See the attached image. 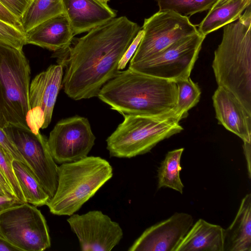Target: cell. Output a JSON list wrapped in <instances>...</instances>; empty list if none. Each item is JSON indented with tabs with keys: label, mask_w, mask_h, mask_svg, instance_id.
Returning <instances> with one entry per match:
<instances>
[{
	"label": "cell",
	"mask_w": 251,
	"mask_h": 251,
	"mask_svg": "<svg viewBox=\"0 0 251 251\" xmlns=\"http://www.w3.org/2000/svg\"><path fill=\"white\" fill-rule=\"evenodd\" d=\"M141 29L126 16L115 17L54 52L52 56L65 68L62 85L66 95L74 100L98 97L120 71L119 62Z\"/></svg>",
	"instance_id": "1"
},
{
	"label": "cell",
	"mask_w": 251,
	"mask_h": 251,
	"mask_svg": "<svg viewBox=\"0 0 251 251\" xmlns=\"http://www.w3.org/2000/svg\"><path fill=\"white\" fill-rule=\"evenodd\" d=\"M98 97L123 116H158L174 111L177 87L175 81L128 68L104 85Z\"/></svg>",
	"instance_id": "2"
},
{
	"label": "cell",
	"mask_w": 251,
	"mask_h": 251,
	"mask_svg": "<svg viewBox=\"0 0 251 251\" xmlns=\"http://www.w3.org/2000/svg\"><path fill=\"white\" fill-rule=\"evenodd\" d=\"M212 68L218 86L231 93L251 113V7L224 26Z\"/></svg>",
	"instance_id": "3"
},
{
	"label": "cell",
	"mask_w": 251,
	"mask_h": 251,
	"mask_svg": "<svg viewBox=\"0 0 251 251\" xmlns=\"http://www.w3.org/2000/svg\"><path fill=\"white\" fill-rule=\"evenodd\" d=\"M113 176V168L106 159L87 156L58 166L57 188L47 205L50 213L71 216L93 197Z\"/></svg>",
	"instance_id": "4"
},
{
	"label": "cell",
	"mask_w": 251,
	"mask_h": 251,
	"mask_svg": "<svg viewBox=\"0 0 251 251\" xmlns=\"http://www.w3.org/2000/svg\"><path fill=\"white\" fill-rule=\"evenodd\" d=\"M107 138L110 156L130 158L149 152L160 141L183 130L174 111L158 116L127 115Z\"/></svg>",
	"instance_id": "5"
},
{
	"label": "cell",
	"mask_w": 251,
	"mask_h": 251,
	"mask_svg": "<svg viewBox=\"0 0 251 251\" xmlns=\"http://www.w3.org/2000/svg\"><path fill=\"white\" fill-rule=\"evenodd\" d=\"M30 72L23 50L0 43V110L8 125L25 129Z\"/></svg>",
	"instance_id": "6"
},
{
	"label": "cell",
	"mask_w": 251,
	"mask_h": 251,
	"mask_svg": "<svg viewBox=\"0 0 251 251\" xmlns=\"http://www.w3.org/2000/svg\"><path fill=\"white\" fill-rule=\"evenodd\" d=\"M0 236L20 251H43L51 246L45 218L36 206L27 202L0 214Z\"/></svg>",
	"instance_id": "7"
},
{
	"label": "cell",
	"mask_w": 251,
	"mask_h": 251,
	"mask_svg": "<svg viewBox=\"0 0 251 251\" xmlns=\"http://www.w3.org/2000/svg\"><path fill=\"white\" fill-rule=\"evenodd\" d=\"M206 36L181 39L150 58L129 66L143 74L176 82L189 77Z\"/></svg>",
	"instance_id": "8"
},
{
	"label": "cell",
	"mask_w": 251,
	"mask_h": 251,
	"mask_svg": "<svg viewBox=\"0 0 251 251\" xmlns=\"http://www.w3.org/2000/svg\"><path fill=\"white\" fill-rule=\"evenodd\" d=\"M143 36L129 65L145 60L175 42L199 33L187 17L170 10L158 11L145 19Z\"/></svg>",
	"instance_id": "9"
},
{
	"label": "cell",
	"mask_w": 251,
	"mask_h": 251,
	"mask_svg": "<svg viewBox=\"0 0 251 251\" xmlns=\"http://www.w3.org/2000/svg\"><path fill=\"white\" fill-rule=\"evenodd\" d=\"M3 130L12 140L50 199L57 188L58 166L51 155L48 139L40 132L34 134L29 129L10 125Z\"/></svg>",
	"instance_id": "10"
},
{
	"label": "cell",
	"mask_w": 251,
	"mask_h": 251,
	"mask_svg": "<svg viewBox=\"0 0 251 251\" xmlns=\"http://www.w3.org/2000/svg\"><path fill=\"white\" fill-rule=\"evenodd\" d=\"M95 140L88 120L75 116L57 122L50 133L48 144L54 160L61 164L88 156Z\"/></svg>",
	"instance_id": "11"
},
{
	"label": "cell",
	"mask_w": 251,
	"mask_h": 251,
	"mask_svg": "<svg viewBox=\"0 0 251 251\" xmlns=\"http://www.w3.org/2000/svg\"><path fill=\"white\" fill-rule=\"evenodd\" d=\"M82 251H110L123 237L120 225L101 211L74 214L67 220Z\"/></svg>",
	"instance_id": "12"
},
{
	"label": "cell",
	"mask_w": 251,
	"mask_h": 251,
	"mask_svg": "<svg viewBox=\"0 0 251 251\" xmlns=\"http://www.w3.org/2000/svg\"><path fill=\"white\" fill-rule=\"evenodd\" d=\"M194 224L192 216L176 212L168 219L147 228L129 251H175Z\"/></svg>",
	"instance_id": "13"
},
{
	"label": "cell",
	"mask_w": 251,
	"mask_h": 251,
	"mask_svg": "<svg viewBox=\"0 0 251 251\" xmlns=\"http://www.w3.org/2000/svg\"><path fill=\"white\" fill-rule=\"evenodd\" d=\"M216 118L219 124L243 142H251V113L230 92L218 86L212 96Z\"/></svg>",
	"instance_id": "14"
},
{
	"label": "cell",
	"mask_w": 251,
	"mask_h": 251,
	"mask_svg": "<svg viewBox=\"0 0 251 251\" xmlns=\"http://www.w3.org/2000/svg\"><path fill=\"white\" fill-rule=\"evenodd\" d=\"M63 68L51 65L32 79L30 83L28 100L30 109L38 107L44 113L45 122L42 129L50 125L59 92L62 86Z\"/></svg>",
	"instance_id": "15"
},
{
	"label": "cell",
	"mask_w": 251,
	"mask_h": 251,
	"mask_svg": "<svg viewBox=\"0 0 251 251\" xmlns=\"http://www.w3.org/2000/svg\"><path fill=\"white\" fill-rule=\"evenodd\" d=\"M64 13L74 35L88 32L116 17V12L98 0H63Z\"/></svg>",
	"instance_id": "16"
},
{
	"label": "cell",
	"mask_w": 251,
	"mask_h": 251,
	"mask_svg": "<svg viewBox=\"0 0 251 251\" xmlns=\"http://www.w3.org/2000/svg\"><path fill=\"white\" fill-rule=\"evenodd\" d=\"M26 44L54 52L66 49L75 36L64 13L50 18L26 32Z\"/></svg>",
	"instance_id": "17"
},
{
	"label": "cell",
	"mask_w": 251,
	"mask_h": 251,
	"mask_svg": "<svg viewBox=\"0 0 251 251\" xmlns=\"http://www.w3.org/2000/svg\"><path fill=\"white\" fill-rule=\"evenodd\" d=\"M175 251H224V229L200 219L193 224Z\"/></svg>",
	"instance_id": "18"
},
{
	"label": "cell",
	"mask_w": 251,
	"mask_h": 251,
	"mask_svg": "<svg viewBox=\"0 0 251 251\" xmlns=\"http://www.w3.org/2000/svg\"><path fill=\"white\" fill-rule=\"evenodd\" d=\"M224 251H251V195L242 200L234 220L224 229Z\"/></svg>",
	"instance_id": "19"
},
{
	"label": "cell",
	"mask_w": 251,
	"mask_h": 251,
	"mask_svg": "<svg viewBox=\"0 0 251 251\" xmlns=\"http://www.w3.org/2000/svg\"><path fill=\"white\" fill-rule=\"evenodd\" d=\"M251 4V0H231L209 10L205 18L197 25L198 31L206 36L225 25L237 20Z\"/></svg>",
	"instance_id": "20"
},
{
	"label": "cell",
	"mask_w": 251,
	"mask_h": 251,
	"mask_svg": "<svg viewBox=\"0 0 251 251\" xmlns=\"http://www.w3.org/2000/svg\"><path fill=\"white\" fill-rule=\"evenodd\" d=\"M12 166L25 202L36 207L47 205L50 198L31 170L16 160H13Z\"/></svg>",
	"instance_id": "21"
},
{
	"label": "cell",
	"mask_w": 251,
	"mask_h": 251,
	"mask_svg": "<svg viewBox=\"0 0 251 251\" xmlns=\"http://www.w3.org/2000/svg\"><path fill=\"white\" fill-rule=\"evenodd\" d=\"M63 13V0H32L20 19L23 29L26 33L41 23Z\"/></svg>",
	"instance_id": "22"
},
{
	"label": "cell",
	"mask_w": 251,
	"mask_h": 251,
	"mask_svg": "<svg viewBox=\"0 0 251 251\" xmlns=\"http://www.w3.org/2000/svg\"><path fill=\"white\" fill-rule=\"evenodd\" d=\"M183 151L184 148H179L167 152L157 171L158 189L168 187L183 193L184 185L180 179V172Z\"/></svg>",
	"instance_id": "23"
},
{
	"label": "cell",
	"mask_w": 251,
	"mask_h": 251,
	"mask_svg": "<svg viewBox=\"0 0 251 251\" xmlns=\"http://www.w3.org/2000/svg\"><path fill=\"white\" fill-rule=\"evenodd\" d=\"M176 83L177 97L174 112L182 120L188 116V111L198 103L201 91L198 85L190 77Z\"/></svg>",
	"instance_id": "24"
},
{
	"label": "cell",
	"mask_w": 251,
	"mask_h": 251,
	"mask_svg": "<svg viewBox=\"0 0 251 251\" xmlns=\"http://www.w3.org/2000/svg\"><path fill=\"white\" fill-rule=\"evenodd\" d=\"M159 11L170 10L181 15L191 16L210 10L218 0H155Z\"/></svg>",
	"instance_id": "25"
},
{
	"label": "cell",
	"mask_w": 251,
	"mask_h": 251,
	"mask_svg": "<svg viewBox=\"0 0 251 251\" xmlns=\"http://www.w3.org/2000/svg\"><path fill=\"white\" fill-rule=\"evenodd\" d=\"M0 43L23 50L26 44L25 33L0 19Z\"/></svg>",
	"instance_id": "26"
},
{
	"label": "cell",
	"mask_w": 251,
	"mask_h": 251,
	"mask_svg": "<svg viewBox=\"0 0 251 251\" xmlns=\"http://www.w3.org/2000/svg\"><path fill=\"white\" fill-rule=\"evenodd\" d=\"M13 159L0 146V170L9 183L15 196L26 202L22 191L15 175L12 166Z\"/></svg>",
	"instance_id": "27"
},
{
	"label": "cell",
	"mask_w": 251,
	"mask_h": 251,
	"mask_svg": "<svg viewBox=\"0 0 251 251\" xmlns=\"http://www.w3.org/2000/svg\"><path fill=\"white\" fill-rule=\"evenodd\" d=\"M45 122V116L43 110L35 107L30 108L26 116V123L30 130L34 134L40 132Z\"/></svg>",
	"instance_id": "28"
},
{
	"label": "cell",
	"mask_w": 251,
	"mask_h": 251,
	"mask_svg": "<svg viewBox=\"0 0 251 251\" xmlns=\"http://www.w3.org/2000/svg\"><path fill=\"white\" fill-rule=\"evenodd\" d=\"M0 146L13 160L19 161L28 167L26 162L18 150L12 140L5 133L3 128H0Z\"/></svg>",
	"instance_id": "29"
},
{
	"label": "cell",
	"mask_w": 251,
	"mask_h": 251,
	"mask_svg": "<svg viewBox=\"0 0 251 251\" xmlns=\"http://www.w3.org/2000/svg\"><path fill=\"white\" fill-rule=\"evenodd\" d=\"M143 30L141 29L123 55L118 64L119 71L125 69L128 62L132 58L143 37Z\"/></svg>",
	"instance_id": "30"
},
{
	"label": "cell",
	"mask_w": 251,
	"mask_h": 251,
	"mask_svg": "<svg viewBox=\"0 0 251 251\" xmlns=\"http://www.w3.org/2000/svg\"><path fill=\"white\" fill-rule=\"evenodd\" d=\"M30 1L29 0H0L3 6L20 19Z\"/></svg>",
	"instance_id": "31"
},
{
	"label": "cell",
	"mask_w": 251,
	"mask_h": 251,
	"mask_svg": "<svg viewBox=\"0 0 251 251\" xmlns=\"http://www.w3.org/2000/svg\"><path fill=\"white\" fill-rule=\"evenodd\" d=\"M0 19L24 31L22 26L20 19L12 14L0 3Z\"/></svg>",
	"instance_id": "32"
},
{
	"label": "cell",
	"mask_w": 251,
	"mask_h": 251,
	"mask_svg": "<svg viewBox=\"0 0 251 251\" xmlns=\"http://www.w3.org/2000/svg\"><path fill=\"white\" fill-rule=\"evenodd\" d=\"M23 203L16 197L0 196V214L7 209Z\"/></svg>",
	"instance_id": "33"
},
{
	"label": "cell",
	"mask_w": 251,
	"mask_h": 251,
	"mask_svg": "<svg viewBox=\"0 0 251 251\" xmlns=\"http://www.w3.org/2000/svg\"><path fill=\"white\" fill-rule=\"evenodd\" d=\"M0 185L3 188V189L9 196L16 197L9 183L0 170Z\"/></svg>",
	"instance_id": "34"
},
{
	"label": "cell",
	"mask_w": 251,
	"mask_h": 251,
	"mask_svg": "<svg viewBox=\"0 0 251 251\" xmlns=\"http://www.w3.org/2000/svg\"><path fill=\"white\" fill-rule=\"evenodd\" d=\"M0 251H20L0 236Z\"/></svg>",
	"instance_id": "35"
},
{
	"label": "cell",
	"mask_w": 251,
	"mask_h": 251,
	"mask_svg": "<svg viewBox=\"0 0 251 251\" xmlns=\"http://www.w3.org/2000/svg\"><path fill=\"white\" fill-rule=\"evenodd\" d=\"M243 149L246 158L248 161L249 176L250 177V159H251V142H243Z\"/></svg>",
	"instance_id": "36"
},
{
	"label": "cell",
	"mask_w": 251,
	"mask_h": 251,
	"mask_svg": "<svg viewBox=\"0 0 251 251\" xmlns=\"http://www.w3.org/2000/svg\"><path fill=\"white\" fill-rule=\"evenodd\" d=\"M8 125L0 110V128H4Z\"/></svg>",
	"instance_id": "37"
},
{
	"label": "cell",
	"mask_w": 251,
	"mask_h": 251,
	"mask_svg": "<svg viewBox=\"0 0 251 251\" xmlns=\"http://www.w3.org/2000/svg\"><path fill=\"white\" fill-rule=\"evenodd\" d=\"M230 0H218L217 1V2L213 5V6L212 7V8L210 9V10L214 9L220 6V5H222L228 2Z\"/></svg>",
	"instance_id": "38"
},
{
	"label": "cell",
	"mask_w": 251,
	"mask_h": 251,
	"mask_svg": "<svg viewBox=\"0 0 251 251\" xmlns=\"http://www.w3.org/2000/svg\"><path fill=\"white\" fill-rule=\"evenodd\" d=\"M0 196H9L3 188L0 185Z\"/></svg>",
	"instance_id": "39"
},
{
	"label": "cell",
	"mask_w": 251,
	"mask_h": 251,
	"mask_svg": "<svg viewBox=\"0 0 251 251\" xmlns=\"http://www.w3.org/2000/svg\"><path fill=\"white\" fill-rule=\"evenodd\" d=\"M99 0L101 2L105 4H107V2L110 0Z\"/></svg>",
	"instance_id": "40"
},
{
	"label": "cell",
	"mask_w": 251,
	"mask_h": 251,
	"mask_svg": "<svg viewBox=\"0 0 251 251\" xmlns=\"http://www.w3.org/2000/svg\"><path fill=\"white\" fill-rule=\"evenodd\" d=\"M30 1L32 0H29Z\"/></svg>",
	"instance_id": "41"
}]
</instances>
